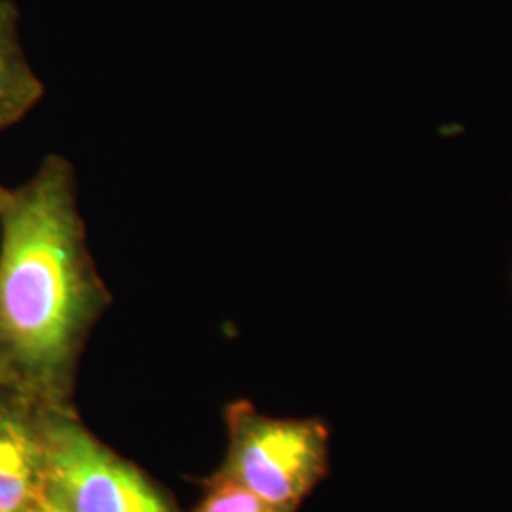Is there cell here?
<instances>
[{"label": "cell", "instance_id": "1", "mask_svg": "<svg viewBox=\"0 0 512 512\" xmlns=\"http://www.w3.org/2000/svg\"><path fill=\"white\" fill-rule=\"evenodd\" d=\"M109 302L73 164L48 154L25 183L0 184V357L27 399L63 406Z\"/></svg>", "mask_w": 512, "mask_h": 512}, {"label": "cell", "instance_id": "2", "mask_svg": "<svg viewBox=\"0 0 512 512\" xmlns=\"http://www.w3.org/2000/svg\"><path fill=\"white\" fill-rule=\"evenodd\" d=\"M228 421L230 454L220 475L293 512L327 469V429L319 421L264 418L251 406H234Z\"/></svg>", "mask_w": 512, "mask_h": 512}, {"label": "cell", "instance_id": "3", "mask_svg": "<svg viewBox=\"0 0 512 512\" xmlns=\"http://www.w3.org/2000/svg\"><path fill=\"white\" fill-rule=\"evenodd\" d=\"M46 482L73 512H173L133 465L112 454L63 406L38 404Z\"/></svg>", "mask_w": 512, "mask_h": 512}, {"label": "cell", "instance_id": "4", "mask_svg": "<svg viewBox=\"0 0 512 512\" xmlns=\"http://www.w3.org/2000/svg\"><path fill=\"white\" fill-rule=\"evenodd\" d=\"M44 488L38 404L12 393L0 403V512H27Z\"/></svg>", "mask_w": 512, "mask_h": 512}, {"label": "cell", "instance_id": "5", "mask_svg": "<svg viewBox=\"0 0 512 512\" xmlns=\"http://www.w3.org/2000/svg\"><path fill=\"white\" fill-rule=\"evenodd\" d=\"M44 93V82L21 46L18 8L12 0H0V133L25 120Z\"/></svg>", "mask_w": 512, "mask_h": 512}, {"label": "cell", "instance_id": "6", "mask_svg": "<svg viewBox=\"0 0 512 512\" xmlns=\"http://www.w3.org/2000/svg\"><path fill=\"white\" fill-rule=\"evenodd\" d=\"M194 512H285L262 501L239 482L219 475Z\"/></svg>", "mask_w": 512, "mask_h": 512}, {"label": "cell", "instance_id": "7", "mask_svg": "<svg viewBox=\"0 0 512 512\" xmlns=\"http://www.w3.org/2000/svg\"><path fill=\"white\" fill-rule=\"evenodd\" d=\"M27 512H73L63 501L61 497L55 494L54 490L48 486L42 490V494L38 495L35 503L27 509Z\"/></svg>", "mask_w": 512, "mask_h": 512}, {"label": "cell", "instance_id": "8", "mask_svg": "<svg viewBox=\"0 0 512 512\" xmlns=\"http://www.w3.org/2000/svg\"><path fill=\"white\" fill-rule=\"evenodd\" d=\"M0 389L21 393V391H19V385L18 380H16V376L12 374L10 366L4 363V359H2V357H0ZM21 395H23V393H21Z\"/></svg>", "mask_w": 512, "mask_h": 512}, {"label": "cell", "instance_id": "9", "mask_svg": "<svg viewBox=\"0 0 512 512\" xmlns=\"http://www.w3.org/2000/svg\"><path fill=\"white\" fill-rule=\"evenodd\" d=\"M12 393H16V391H6V389H0V403L8 397V395H12Z\"/></svg>", "mask_w": 512, "mask_h": 512}]
</instances>
